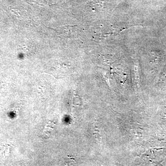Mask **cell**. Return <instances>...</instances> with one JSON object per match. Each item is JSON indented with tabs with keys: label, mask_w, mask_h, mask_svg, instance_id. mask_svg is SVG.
<instances>
[]
</instances>
